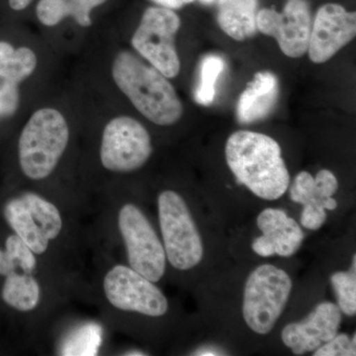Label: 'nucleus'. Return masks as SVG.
Instances as JSON below:
<instances>
[{
  "instance_id": "1",
  "label": "nucleus",
  "mask_w": 356,
  "mask_h": 356,
  "mask_svg": "<svg viewBox=\"0 0 356 356\" xmlns=\"http://www.w3.org/2000/svg\"><path fill=\"white\" fill-rule=\"evenodd\" d=\"M48 269L53 267L6 226L0 236V302L13 313L33 320L43 316L54 293Z\"/></svg>"
},
{
  "instance_id": "2",
  "label": "nucleus",
  "mask_w": 356,
  "mask_h": 356,
  "mask_svg": "<svg viewBox=\"0 0 356 356\" xmlns=\"http://www.w3.org/2000/svg\"><path fill=\"white\" fill-rule=\"evenodd\" d=\"M227 163L240 184L257 197L277 200L289 188L290 175L280 144L264 134L238 131L225 147Z\"/></svg>"
},
{
  "instance_id": "3",
  "label": "nucleus",
  "mask_w": 356,
  "mask_h": 356,
  "mask_svg": "<svg viewBox=\"0 0 356 356\" xmlns=\"http://www.w3.org/2000/svg\"><path fill=\"white\" fill-rule=\"evenodd\" d=\"M116 86L135 108L159 126H172L184 115V106L168 77L130 51H120L112 65Z\"/></svg>"
},
{
  "instance_id": "4",
  "label": "nucleus",
  "mask_w": 356,
  "mask_h": 356,
  "mask_svg": "<svg viewBox=\"0 0 356 356\" xmlns=\"http://www.w3.org/2000/svg\"><path fill=\"white\" fill-rule=\"evenodd\" d=\"M70 143L69 124L58 110H37L18 140V163L25 177L43 181L57 170Z\"/></svg>"
},
{
  "instance_id": "5",
  "label": "nucleus",
  "mask_w": 356,
  "mask_h": 356,
  "mask_svg": "<svg viewBox=\"0 0 356 356\" xmlns=\"http://www.w3.org/2000/svg\"><path fill=\"white\" fill-rule=\"evenodd\" d=\"M99 288L105 310L111 315L138 314L159 318L170 308L168 298L156 283L125 264H112L106 267Z\"/></svg>"
},
{
  "instance_id": "6",
  "label": "nucleus",
  "mask_w": 356,
  "mask_h": 356,
  "mask_svg": "<svg viewBox=\"0 0 356 356\" xmlns=\"http://www.w3.org/2000/svg\"><path fill=\"white\" fill-rule=\"evenodd\" d=\"M113 218L128 266L154 283L161 281L168 259L163 243L144 211L127 201L118 206Z\"/></svg>"
},
{
  "instance_id": "7",
  "label": "nucleus",
  "mask_w": 356,
  "mask_h": 356,
  "mask_svg": "<svg viewBox=\"0 0 356 356\" xmlns=\"http://www.w3.org/2000/svg\"><path fill=\"white\" fill-rule=\"evenodd\" d=\"M159 228L166 259L177 270H189L200 264L203 243L184 198L165 191L158 197Z\"/></svg>"
},
{
  "instance_id": "8",
  "label": "nucleus",
  "mask_w": 356,
  "mask_h": 356,
  "mask_svg": "<svg viewBox=\"0 0 356 356\" xmlns=\"http://www.w3.org/2000/svg\"><path fill=\"white\" fill-rule=\"evenodd\" d=\"M292 281L282 269L264 264L248 276L243 292V315L248 327L259 334H269L284 311Z\"/></svg>"
},
{
  "instance_id": "9",
  "label": "nucleus",
  "mask_w": 356,
  "mask_h": 356,
  "mask_svg": "<svg viewBox=\"0 0 356 356\" xmlns=\"http://www.w3.org/2000/svg\"><path fill=\"white\" fill-rule=\"evenodd\" d=\"M181 20L173 9L152 6L146 9L132 37L133 48L168 79L180 72L175 37Z\"/></svg>"
},
{
  "instance_id": "10",
  "label": "nucleus",
  "mask_w": 356,
  "mask_h": 356,
  "mask_svg": "<svg viewBox=\"0 0 356 356\" xmlns=\"http://www.w3.org/2000/svg\"><path fill=\"white\" fill-rule=\"evenodd\" d=\"M149 133L129 116L110 120L102 132L99 159L107 172L125 175L139 170L153 154Z\"/></svg>"
},
{
  "instance_id": "11",
  "label": "nucleus",
  "mask_w": 356,
  "mask_h": 356,
  "mask_svg": "<svg viewBox=\"0 0 356 356\" xmlns=\"http://www.w3.org/2000/svg\"><path fill=\"white\" fill-rule=\"evenodd\" d=\"M312 13L307 0H287L282 13L264 8L257 15V31L275 39L287 57H303L308 51Z\"/></svg>"
},
{
  "instance_id": "12",
  "label": "nucleus",
  "mask_w": 356,
  "mask_h": 356,
  "mask_svg": "<svg viewBox=\"0 0 356 356\" xmlns=\"http://www.w3.org/2000/svg\"><path fill=\"white\" fill-rule=\"evenodd\" d=\"M356 36L355 11L337 3L321 6L312 22L309 58L315 64L331 60Z\"/></svg>"
},
{
  "instance_id": "13",
  "label": "nucleus",
  "mask_w": 356,
  "mask_h": 356,
  "mask_svg": "<svg viewBox=\"0 0 356 356\" xmlns=\"http://www.w3.org/2000/svg\"><path fill=\"white\" fill-rule=\"evenodd\" d=\"M341 314L339 306L331 302L318 304L303 322L291 323L283 329V343L294 355L315 351L337 336Z\"/></svg>"
},
{
  "instance_id": "14",
  "label": "nucleus",
  "mask_w": 356,
  "mask_h": 356,
  "mask_svg": "<svg viewBox=\"0 0 356 356\" xmlns=\"http://www.w3.org/2000/svg\"><path fill=\"white\" fill-rule=\"evenodd\" d=\"M257 224L264 235L255 238L252 248L262 257H291L301 247L305 236L298 222L284 210L267 208L257 217Z\"/></svg>"
},
{
  "instance_id": "15",
  "label": "nucleus",
  "mask_w": 356,
  "mask_h": 356,
  "mask_svg": "<svg viewBox=\"0 0 356 356\" xmlns=\"http://www.w3.org/2000/svg\"><path fill=\"white\" fill-rule=\"evenodd\" d=\"M37 57L27 47L15 49L0 41V117L11 116L19 105V84L31 76Z\"/></svg>"
},
{
  "instance_id": "16",
  "label": "nucleus",
  "mask_w": 356,
  "mask_h": 356,
  "mask_svg": "<svg viewBox=\"0 0 356 356\" xmlns=\"http://www.w3.org/2000/svg\"><path fill=\"white\" fill-rule=\"evenodd\" d=\"M4 225L15 234L41 261L48 266H58V252L35 224L20 194H14L2 201L0 206ZM53 267V266H51Z\"/></svg>"
},
{
  "instance_id": "17",
  "label": "nucleus",
  "mask_w": 356,
  "mask_h": 356,
  "mask_svg": "<svg viewBox=\"0 0 356 356\" xmlns=\"http://www.w3.org/2000/svg\"><path fill=\"white\" fill-rule=\"evenodd\" d=\"M278 97L277 76L268 70L257 72L240 96L236 105V118L242 124L261 121L273 112Z\"/></svg>"
},
{
  "instance_id": "18",
  "label": "nucleus",
  "mask_w": 356,
  "mask_h": 356,
  "mask_svg": "<svg viewBox=\"0 0 356 356\" xmlns=\"http://www.w3.org/2000/svg\"><path fill=\"white\" fill-rule=\"evenodd\" d=\"M27 206L35 224L56 250L65 243L69 236L70 227L64 210L44 194L34 191L19 192Z\"/></svg>"
},
{
  "instance_id": "19",
  "label": "nucleus",
  "mask_w": 356,
  "mask_h": 356,
  "mask_svg": "<svg viewBox=\"0 0 356 356\" xmlns=\"http://www.w3.org/2000/svg\"><path fill=\"white\" fill-rule=\"evenodd\" d=\"M217 21L225 34L236 41L252 38L257 32L259 0H217Z\"/></svg>"
},
{
  "instance_id": "20",
  "label": "nucleus",
  "mask_w": 356,
  "mask_h": 356,
  "mask_svg": "<svg viewBox=\"0 0 356 356\" xmlns=\"http://www.w3.org/2000/svg\"><path fill=\"white\" fill-rule=\"evenodd\" d=\"M107 0H40L36 13L44 26H55L72 16L83 27L91 25L90 13Z\"/></svg>"
},
{
  "instance_id": "21",
  "label": "nucleus",
  "mask_w": 356,
  "mask_h": 356,
  "mask_svg": "<svg viewBox=\"0 0 356 356\" xmlns=\"http://www.w3.org/2000/svg\"><path fill=\"white\" fill-rule=\"evenodd\" d=\"M339 188L336 175L331 170H322L315 177H311L304 184L297 196V203L302 205H313L325 210L337 209V202L332 195Z\"/></svg>"
},
{
  "instance_id": "22",
  "label": "nucleus",
  "mask_w": 356,
  "mask_h": 356,
  "mask_svg": "<svg viewBox=\"0 0 356 356\" xmlns=\"http://www.w3.org/2000/svg\"><path fill=\"white\" fill-rule=\"evenodd\" d=\"M225 70L224 60L220 56H205L199 67V81L196 86L194 99L199 105L209 106L216 96L218 79Z\"/></svg>"
},
{
  "instance_id": "23",
  "label": "nucleus",
  "mask_w": 356,
  "mask_h": 356,
  "mask_svg": "<svg viewBox=\"0 0 356 356\" xmlns=\"http://www.w3.org/2000/svg\"><path fill=\"white\" fill-rule=\"evenodd\" d=\"M356 259L353 255V266L348 273H336L331 277L339 302V308L346 316L356 313Z\"/></svg>"
},
{
  "instance_id": "24",
  "label": "nucleus",
  "mask_w": 356,
  "mask_h": 356,
  "mask_svg": "<svg viewBox=\"0 0 356 356\" xmlns=\"http://www.w3.org/2000/svg\"><path fill=\"white\" fill-rule=\"evenodd\" d=\"M356 337L353 339L348 334H337L331 341L315 350V356H355L356 355Z\"/></svg>"
},
{
  "instance_id": "25",
  "label": "nucleus",
  "mask_w": 356,
  "mask_h": 356,
  "mask_svg": "<svg viewBox=\"0 0 356 356\" xmlns=\"http://www.w3.org/2000/svg\"><path fill=\"white\" fill-rule=\"evenodd\" d=\"M325 220H327V213L324 208L313 205L304 206L301 215V224L306 229L316 231L324 225Z\"/></svg>"
},
{
  "instance_id": "26",
  "label": "nucleus",
  "mask_w": 356,
  "mask_h": 356,
  "mask_svg": "<svg viewBox=\"0 0 356 356\" xmlns=\"http://www.w3.org/2000/svg\"><path fill=\"white\" fill-rule=\"evenodd\" d=\"M154 3L158 4L159 6L166 7V8L179 9L182 7L191 4L194 0H152Z\"/></svg>"
},
{
  "instance_id": "27",
  "label": "nucleus",
  "mask_w": 356,
  "mask_h": 356,
  "mask_svg": "<svg viewBox=\"0 0 356 356\" xmlns=\"http://www.w3.org/2000/svg\"><path fill=\"white\" fill-rule=\"evenodd\" d=\"M32 0H9V6L13 10L20 11L29 6Z\"/></svg>"
},
{
  "instance_id": "28",
  "label": "nucleus",
  "mask_w": 356,
  "mask_h": 356,
  "mask_svg": "<svg viewBox=\"0 0 356 356\" xmlns=\"http://www.w3.org/2000/svg\"><path fill=\"white\" fill-rule=\"evenodd\" d=\"M195 355H203V356H212V355H221V353H218L217 350H211V348H201L195 351L194 353Z\"/></svg>"
},
{
  "instance_id": "29",
  "label": "nucleus",
  "mask_w": 356,
  "mask_h": 356,
  "mask_svg": "<svg viewBox=\"0 0 356 356\" xmlns=\"http://www.w3.org/2000/svg\"><path fill=\"white\" fill-rule=\"evenodd\" d=\"M122 355H128V356L147 355L146 353H144V351H140V350H128V351H126V353H122Z\"/></svg>"
},
{
  "instance_id": "30",
  "label": "nucleus",
  "mask_w": 356,
  "mask_h": 356,
  "mask_svg": "<svg viewBox=\"0 0 356 356\" xmlns=\"http://www.w3.org/2000/svg\"><path fill=\"white\" fill-rule=\"evenodd\" d=\"M199 1L202 2L204 4H211L216 2L217 0H199Z\"/></svg>"
}]
</instances>
